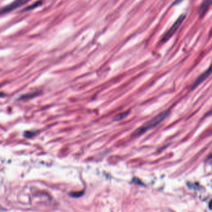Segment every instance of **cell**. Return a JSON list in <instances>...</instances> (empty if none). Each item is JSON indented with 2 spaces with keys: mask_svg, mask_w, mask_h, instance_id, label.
I'll return each instance as SVG.
<instances>
[{
  "mask_svg": "<svg viewBox=\"0 0 212 212\" xmlns=\"http://www.w3.org/2000/svg\"><path fill=\"white\" fill-rule=\"evenodd\" d=\"M169 113L170 112L169 111H165L161 113L160 114L157 115L156 117H155L153 119L146 123L142 126L139 127L136 130H135L133 132L132 136L134 137H138L140 135H142L148 130L154 128L155 127L158 126L159 123H161L163 121H164L169 116Z\"/></svg>",
  "mask_w": 212,
  "mask_h": 212,
  "instance_id": "1",
  "label": "cell"
},
{
  "mask_svg": "<svg viewBox=\"0 0 212 212\" xmlns=\"http://www.w3.org/2000/svg\"><path fill=\"white\" fill-rule=\"evenodd\" d=\"M30 1V0H14L12 3L0 8V16L10 13L14 10L24 6Z\"/></svg>",
  "mask_w": 212,
  "mask_h": 212,
  "instance_id": "2",
  "label": "cell"
},
{
  "mask_svg": "<svg viewBox=\"0 0 212 212\" xmlns=\"http://www.w3.org/2000/svg\"><path fill=\"white\" fill-rule=\"evenodd\" d=\"M185 18H186L185 14H182L178 18V19L175 21V22L173 24V25L171 27V28L164 35V36L161 39V41L163 43H165L167 41L173 36V35L175 34V32L177 31V30L179 29L181 24L183 22Z\"/></svg>",
  "mask_w": 212,
  "mask_h": 212,
  "instance_id": "3",
  "label": "cell"
},
{
  "mask_svg": "<svg viewBox=\"0 0 212 212\" xmlns=\"http://www.w3.org/2000/svg\"><path fill=\"white\" fill-rule=\"evenodd\" d=\"M212 74V63L210 65V67L206 70V71L202 74L194 83L193 86H192V89L195 88L197 87L200 85L203 82H204L208 77L211 75Z\"/></svg>",
  "mask_w": 212,
  "mask_h": 212,
  "instance_id": "4",
  "label": "cell"
},
{
  "mask_svg": "<svg viewBox=\"0 0 212 212\" xmlns=\"http://www.w3.org/2000/svg\"><path fill=\"white\" fill-rule=\"evenodd\" d=\"M212 5V0H204V2L202 4L199 11H198V14L200 16L203 15L208 9L210 7V6Z\"/></svg>",
  "mask_w": 212,
  "mask_h": 212,
  "instance_id": "5",
  "label": "cell"
},
{
  "mask_svg": "<svg viewBox=\"0 0 212 212\" xmlns=\"http://www.w3.org/2000/svg\"><path fill=\"white\" fill-rule=\"evenodd\" d=\"M43 4V2L42 0H39V1L35 2L33 3H32V5H30V6L26 7V8H24L23 10V11H31L33 9H35L36 8L41 6Z\"/></svg>",
  "mask_w": 212,
  "mask_h": 212,
  "instance_id": "6",
  "label": "cell"
},
{
  "mask_svg": "<svg viewBox=\"0 0 212 212\" xmlns=\"http://www.w3.org/2000/svg\"><path fill=\"white\" fill-rule=\"evenodd\" d=\"M128 112H124V113H122L121 114H119L117 116L115 117V120H117V121H120L122 119H124V118H125L127 115H128Z\"/></svg>",
  "mask_w": 212,
  "mask_h": 212,
  "instance_id": "7",
  "label": "cell"
},
{
  "mask_svg": "<svg viewBox=\"0 0 212 212\" xmlns=\"http://www.w3.org/2000/svg\"><path fill=\"white\" fill-rule=\"evenodd\" d=\"M208 160H212V152L210 154V155L208 156Z\"/></svg>",
  "mask_w": 212,
  "mask_h": 212,
  "instance_id": "8",
  "label": "cell"
},
{
  "mask_svg": "<svg viewBox=\"0 0 212 212\" xmlns=\"http://www.w3.org/2000/svg\"><path fill=\"white\" fill-rule=\"evenodd\" d=\"M209 208L210 210H212V200L210 201V202L209 203Z\"/></svg>",
  "mask_w": 212,
  "mask_h": 212,
  "instance_id": "9",
  "label": "cell"
},
{
  "mask_svg": "<svg viewBox=\"0 0 212 212\" xmlns=\"http://www.w3.org/2000/svg\"><path fill=\"white\" fill-rule=\"evenodd\" d=\"M210 115H212V111H211V112H210Z\"/></svg>",
  "mask_w": 212,
  "mask_h": 212,
  "instance_id": "10",
  "label": "cell"
}]
</instances>
